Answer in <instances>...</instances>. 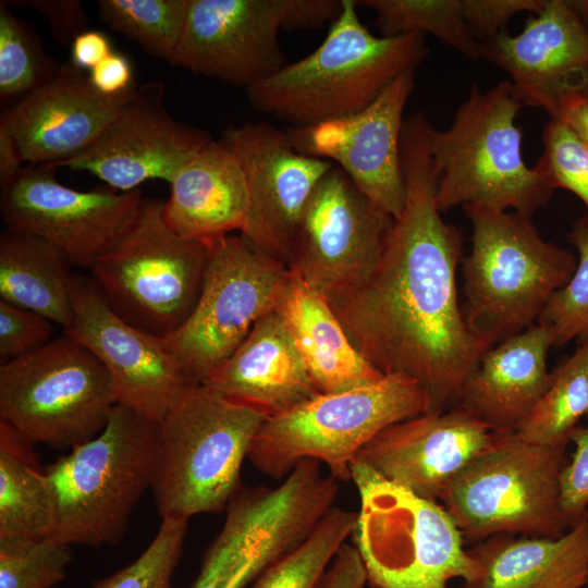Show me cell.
Here are the masks:
<instances>
[{"mask_svg":"<svg viewBox=\"0 0 588 588\" xmlns=\"http://www.w3.org/2000/svg\"><path fill=\"white\" fill-rule=\"evenodd\" d=\"M421 113L405 119L401 161L406 199L375 268L355 291L331 307L360 355L382 375L415 381L428 413L458 402L462 387L490 348L467 328L457 295L463 260L460 231L436 204L433 166Z\"/></svg>","mask_w":588,"mask_h":588,"instance_id":"cell-1","label":"cell"},{"mask_svg":"<svg viewBox=\"0 0 588 588\" xmlns=\"http://www.w3.org/2000/svg\"><path fill=\"white\" fill-rule=\"evenodd\" d=\"M357 7L356 0H342L341 13L311 53L247 87L253 108L292 127L346 117L427 58L424 35L376 36L360 21Z\"/></svg>","mask_w":588,"mask_h":588,"instance_id":"cell-2","label":"cell"},{"mask_svg":"<svg viewBox=\"0 0 588 588\" xmlns=\"http://www.w3.org/2000/svg\"><path fill=\"white\" fill-rule=\"evenodd\" d=\"M523 107L510 81L487 90L473 84L446 130L430 125L428 147L439 173L440 212L470 205L531 218L548 204L554 186L523 158V133L515 123Z\"/></svg>","mask_w":588,"mask_h":588,"instance_id":"cell-3","label":"cell"},{"mask_svg":"<svg viewBox=\"0 0 588 588\" xmlns=\"http://www.w3.org/2000/svg\"><path fill=\"white\" fill-rule=\"evenodd\" d=\"M464 210L473 236L462 260V314L471 334L492 347L537 323L577 258L543 240L529 217L470 205Z\"/></svg>","mask_w":588,"mask_h":588,"instance_id":"cell-4","label":"cell"},{"mask_svg":"<svg viewBox=\"0 0 588 588\" xmlns=\"http://www.w3.org/2000/svg\"><path fill=\"white\" fill-rule=\"evenodd\" d=\"M266 419L204 383L189 385L157 422L151 490L161 518L225 510Z\"/></svg>","mask_w":588,"mask_h":588,"instance_id":"cell-5","label":"cell"},{"mask_svg":"<svg viewBox=\"0 0 588 588\" xmlns=\"http://www.w3.org/2000/svg\"><path fill=\"white\" fill-rule=\"evenodd\" d=\"M157 421L115 404L106 427L45 468L54 504L50 537L69 544L115 546L151 488Z\"/></svg>","mask_w":588,"mask_h":588,"instance_id":"cell-6","label":"cell"},{"mask_svg":"<svg viewBox=\"0 0 588 588\" xmlns=\"http://www.w3.org/2000/svg\"><path fill=\"white\" fill-rule=\"evenodd\" d=\"M360 506L354 531L372 588H448L474 580L480 568L457 525L433 500L395 485L367 465H351Z\"/></svg>","mask_w":588,"mask_h":588,"instance_id":"cell-7","label":"cell"},{"mask_svg":"<svg viewBox=\"0 0 588 588\" xmlns=\"http://www.w3.org/2000/svg\"><path fill=\"white\" fill-rule=\"evenodd\" d=\"M425 391L412 379L385 375L350 391L319 394L295 408L267 418L248 458L257 470L284 479L303 460L324 464L338 481L351 480L357 453L380 431L428 413Z\"/></svg>","mask_w":588,"mask_h":588,"instance_id":"cell-8","label":"cell"},{"mask_svg":"<svg viewBox=\"0 0 588 588\" xmlns=\"http://www.w3.org/2000/svg\"><path fill=\"white\" fill-rule=\"evenodd\" d=\"M568 444H537L516 431H495L490 446L450 482L439 502L473 544L503 534L560 537L568 529L561 511Z\"/></svg>","mask_w":588,"mask_h":588,"instance_id":"cell-9","label":"cell"},{"mask_svg":"<svg viewBox=\"0 0 588 588\" xmlns=\"http://www.w3.org/2000/svg\"><path fill=\"white\" fill-rule=\"evenodd\" d=\"M339 481L301 461L275 487H241L192 588H246L302 544L334 506Z\"/></svg>","mask_w":588,"mask_h":588,"instance_id":"cell-10","label":"cell"},{"mask_svg":"<svg viewBox=\"0 0 588 588\" xmlns=\"http://www.w3.org/2000/svg\"><path fill=\"white\" fill-rule=\"evenodd\" d=\"M208 256L207 245L168 226L163 201L144 199L134 226L90 268V279L123 319L164 338L194 309Z\"/></svg>","mask_w":588,"mask_h":588,"instance_id":"cell-11","label":"cell"},{"mask_svg":"<svg viewBox=\"0 0 588 588\" xmlns=\"http://www.w3.org/2000/svg\"><path fill=\"white\" fill-rule=\"evenodd\" d=\"M117 404L98 358L64 334L41 348L0 364V420L57 449L99 434Z\"/></svg>","mask_w":588,"mask_h":588,"instance_id":"cell-12","label":"cell"},{"mask_svg":"<svg viewBox=\"0 0 588 588\" xmlns=\"http://www.w3.org/2000/svg\"><path fill=\"white\" fill-rule=\"evenodd\" d=\"M290 268L243 235L209 246L201 290L184 323L160 338L184 373L203 383L224 364L258 320L275 310Z\"/></svg>","mask_w":588,"mask_h":588,"instance_id":"cell-13","label":"cell"},{"mask_svg":"<svg viewBox=\"0 0 588 588\" xmlns=\"http://www.w3.org/2000/svg\"><path fill=\"white\" fill-rule=\"evenodd\" d=\"M342 0H189L170 64L246 88L284 65L281 29L334 22Z\"/></svg>","mask_w":588,"mask_h":588,"instance_id":"cell-14","label":"cell"},{"mask_svg":"<svg viewBox=\"0 0 588 588\" xmlns=\"http://www.w3.org/2000/svg\"><path fill=\"white\" fill-rule=\"evenodd\" d=\"M393 223L334 166L306 204L289 268L332 306L366 281Z\"/></svg>","mask_w":588,"mask_h":588,"instance_id":"cell-15","label":"cell"},{"mask_svg":"<svg viewBox=\"0 0 588 588\" xmlns=\"http://www.w3.org/2000/svg\"><path fill=\"white\" fill-rule=\"evenodd\" d=\"M53 171L23 168L1 189V218L8 230L38 237L72 266L90 269L131 231L145 198L139 189L77 191L61 184Z\"/></svg>","mask_w":588,"mask_h":588,"instance_id":"cell-16","label":"cell"},{"mask_svg":"<svg viewBox=\"0 0 588 588\" xmlns=\"http://www.w3.org/2000/svg\"><path fill=\"white\" fill-rule=\"evenodd\" d=\"M220 142L247 181L249 213L241 235L289 267L306 204L335 164L299 152L286 131L267 122L231 125Z\"/></svg>","mask_w":588,"mask_h":588,"instance_id":"cell-17","label":"cell"},{"mask_svg":"<svg viewBox=\"0 0 588 588\" xmlns=\"http://www.w3.org/2000/svg\"><path fill=\"white\" fill-rule=\"evenodd\" d=\"M414 87L415 70H411L363 110L308 126H291L286 133L296 150L336 163L369 199L396 219L406 199L401 136Z\"/></svg>","mask_w":588,"mask_h":588,"instance_id":"cell-18","label":"cell"},{"mask_svg":"<svg viewBox=\"0 0 588 588\" xmlns=\"http://www.w3.org/2000/svg\"><path fill=\"white\" fill-rule=\"evenodd\" d=\"M210 134L176 120L166 108L164 85L154 81L135 88L120 114L85 150L48 169L86 171L110 188L131 192L149 180L168 183Z\"/></svg>","mask_w":588,"mask_h":588,"instance_id":"cell-19","label":"cell"},{"mask_svg":"<svg viewBox=\"0 0 588 588\" xmlns=\"http://www.w3.org/2000/svg\"><path fill=\"white\" fill-rule=\"evenodd\" d=\"M482 59L506 72L524 106L553 121L588 102V28L568 0H547L523 30L506 29L482 44Z\"/></svg>","mask_w":588,"mask_h":588,"instance_id":"cell-20","label":"cell"},{"mask_svg":"<svg viewBox=\"0 0 588 588\" xmlns=\"http://www.w3.org/2000/svg\"><path fill=\"white\" fill-rule=\"evenodd\" d=\"M64 334L90 351L112 382L117 404L159 421L192 384L162 340L118 315L91 279L76 277Z\"/></svg>","mask_w":588,"mask_h":588,"instance_id":"cell-21","label":"cell"},{"mask_svg":"<svg viewBox=\"0 0 588 588\" xmlns=\"http://www.w3.org/2000/svg\"><path fill=\"white\" fill-rule=\"evenodd\" d=\"M494 436L495 431L457 405L389 426L362 448L355 461L439 502L450 482L490 446Z\"/></svg>","mask_w":588,"mask_h":588,"instance_id":"cell-22","label":"cell"},{"mask_svg":"<svg viewBox=\"0 0 588 588\" xmlns=\"http://www.w3.org/2000/svg\"><path fill=\"white\" fill-rule=\"evenodd\" d=\"M100 94L71 62L1 117L25 162L49 166L88 148L120 114L135 91Z\"/></svg>","mask_w":588,"mask_h":588,"instance_id":"cell-23","label":"cell"},{"mask_svg":"<svg viewBox=\"0 0 588 588\" xmlns=\"http://www.w3.org/2000/svg\"><path fill=\"white\" fill-rule=\"evenodd\" d=\"M203 383L267 418L320 394L275 310L258 320L232 356Z\"/></svg>","mask_w":588,"mask_h":588,"instance_id":"cell-24","label":"cell"},{"mask_svg":"<svg viewBox=\"0 0 588 588\" xmlns=\"http://www.w3.org/2000/svg\"><path fill=\"white\" fill-rule=\"evenodd\" d=\"M551 346L538 323L493 345L466 378L457 405L493 431H515L549 384Z\"/></svg>","mask_w":588,"mask_h":588,"instance_id":"cell-25","label":"cell"},{"mask_svg":"<svg viewBox=\"0 0 588 588\" xmlns=\"http://www.w3.org/2000/svg\"><path fill=\"white\" fill-rule=\"evenodd\" d=\"M163 201V218L177 235L208 247L234 231L249 213L243 168L220 140H211L174 175Z\"/></svg>","mask_w":588,"mask_h":588,"instance_id":"cell-26","label":"cell"},{"mask_svg":"<svg viewBox=\"0 0 588 588\" xmlns=\"http://www.w3.org/2000/svg\"><path fill=\"white\" fill-rule=\"evenodd\" d=\"M478 576L458 588H584L588 584V520L556 538L495 535L468 549Z\"/></svg>","mask_w":588,"mask_h":588,"instance_id":"cell-27","label":"cell"},{"mask_svg":"<svg viewBox=\"0 0 588 588\" xmlns=\"http://www.w3.org/2000/svg\"><path fill=\"white\" fill-rule=\"evenodd\" d=\"M275 311L320 394L350 391L384 376L355 348L331 305L291 269Z\"/></svg>","mask_w":588,"mask_h":588,"instance_id":"cell-28","label":"cell"},{"mask_svg":"<svg viewBox=\"0 0 588 588\" xmlns=\"http://www.w3.org/2000/svg\"><path fill=\"white\" fill-rule=\"evenodd\" d=\"M51 245L5 229L0 236V299L35 311L68 329L76 277Z\"/></svg>","mask_w":588,"mask_h":588,"instance_id":"cell-29","label":"cell"},{"mask_svg":"<svg viewBox=\"0 0 588 588\" xmlns=\"http://www.w3.org/2000/svg\"><path fill=\"white\" fill-rule=\"evenodd\" d=\"M54 504L33 441L0 420V538L50 537Z\"/></svg>","mask_w":588,"mask_h":588,"instance_id":"cell-30","label":"cell"},{"mask_svg":"<svg viewBox=\"0 0 588 588\" xmlns=\"http://www.w3.org/2000/svg\"><path fill=\"white\" fill-rule=\"evenodd\" d=\"M588 415V341L550 372L549 384L515 430L524 440L544 445L569 442Z\"/></svg>","mask_w":588,"mask_h":588,"instance_id":"cell-31","label":"cell"},{"mask_svg":"<svg viewBox=\"0 0 588 588\" xmlns=\"http://www.w3.org/2000/svg\"><path fill=\"white\" fill-rule=\"evenodd\" d=\"M376 13L383 36L430 34L471 60L482 58V44L470 33L462 0H356Z\"/></svg>","mask_w":588,"mask_h":588,"instance_id":"cell-32","label":"cell"},{"mask_svg":"<svg viewBox=\"0 0 588 588\" xmlns=\"http://www.w3.org/2000/svg\"><path fill=\"white\" fill-rule=\"evenodd\" d=\"M357 512L333 506L308 538L265 571L249 588H319L338 551L352 536Z\"/></svg>","mask_w":588,"mask_h":588,"instance_id":"cell-33","label":"cell"},{"mask_svg":"<svg viewBox=\"0 0 588 588\" xmlns=\"http://www.w3.org/2000/svg\"><path fill=\"white\" fill-rule=\"evenodd\" d=\"M97 7L113 30L170 62L183 36L189 0H100Z\"/></svg>","mask_w":588,"mask_h":588,"instance_id":"cell-34","label":"cell"},{"mask_svg":"<svg viewBox=\"0 0 588 588\" xmlns=\"http://www.w3.org/2000/svg\"><path fill=\"white\" fill-rule=\"evenodd\" d=\"M29 27L0 4V99L26 96L59 70Z\"/></svg>","mask_w":588,"mask_h":588,"instance_id":"cell-35","label":"cell"},{"mask_svg":"<svg viewBox=\"0 0 588 588\" xmlns=\"http://www.w3.org/2000/svg\"><path fill=\"white\" fill-rule=\"evenodd\" d=\"M71 560V546L52 537L0 538V588H53Z\"/></svg>","mask_w":588,"mask_h":588,"instance_id":"cell-36","label":"cell"},{"mask_svg":"<svg viewBox=\"0 0 588 588\" xmlns=\"http://www.w3.org/2000/svg\"><path fill=\"white\" fill-rule=\"evenodd\" d=\"M568 237L578 253L575 271L537 320L549 332L552 346H563L573 340L588 341V226L581 219Z\"/></svg>","mask_w":588,"mask_h":588,"instance_id":"cell-37","label":"cell"},{"mask_svg":"<svg viewBox=\"0 0 588 588\" xmlns=\"http://www.w3.org/2000/svg\"><path fill=\"white\" fill-rule=\"evenodd\" d=\"M188 519L163 518L152 541L132 563L98 579L93 588H172Z\"/></svg>","mask_w":588,"mask_h":588,"instance_id":"cell-38","label":"cell"},{"mask_svg":"<svg viewBox=\"0 0 588 588\" xmlns=\"http://www.w3.org/2000/svg\"><path fill=\"white\" fill-rule=\"evenodd\" d=\"M544 150L535 167L543 171L554 188H564L588 209V149L564 121L549 120L542 133ZM588 226V216L581 219Z\"/></svg>","mask_w":588,"mask_h":588,"instance_id":"cell-39","label":"cell"},{"mask_svg":"<svg viewBox=\"0 0 588 588\" xmlns=\"http://www.w3.org/2000/svg\"><path fill=\"white\" fill-rule=\"evenodd\" d=\"M51 321L0 299V363L30 354L51 341Z\"/></svg>","mask_w":588,"mask_h":588,"instance_id":"cell-40","label":"cell"},{"mask_svg":"<svg viewBox=\"0 0 588 588\" xmlns=\"http://www.w3.org/2000/svg\"><path fill=\"white\" fill-rule=\"evenodd\" d=\"M569 441L574 450L561 475V511L568 528L588 511V427L577 426Z\"/></svg>","mask_w":588,"mask_h":588,"instance_id":"cell-41","label":"cell"},{"mask_svg":"<svg viewBox=\"0 0 588 588\" xmlns=\"http://www.w3.org/2000/svg\"><path fill=\"white\" fill-rule=\"evenodd\" d=\"M547 0H462L463 15L473 36L483 44L504 30L514 15L539 14Z\"/></svg>","mask_w":588,"mask_h":588,"instance_id":"cell-42","label":"cell"},{"mask_svg":"<svg viewBox=\"0 0 588 588\" xmlns=\"http://www.w3.org/2000/svg\"><path fill=\"white\" fill-rule=\"evenodd\" d=\"M21 3L46 19L54 40L61 46H71L74 38L87 29L88 17L82 1L26 0Z\"/></svg>","mask_w":588,"mask_h":588,"instance_id":"cell-43","label":"cell"},{"mask_svg":"<svg viewBox=\"0 0 588 588\" xmlns=\"http://www.w3.org/2000/svg\"><path fill=\"white\" fill-rule=\"evenodd\" d=\"M89 82L100 94L118 96L133 89V69L126 56L113 51L89 71Z\"/></svg>","mask_w":588,"mask_h":588,"instance_id":"cell-44","label":"cell"},{"mask_svg":"<svg viewBox=\"0 0 588 588\" xmlns=\"http://www.w3.org/2000/svg\"><path fill=\"white\" fill-rule=\"evenodd\" d=\"M367 583V572L358 551L354 546L344 543L319 588H364Z\"/></svg>","mask_w":588,"mask_h":588,"instance_id":"cell-45","label":"cell"},{"mask_svg":"<svg viewBox=\"0 0 588 588\" xmlns=\"http://www.w3.org/2000/svg\"><path fill=\"white\" fill-rule=\"evenodd\" d=\"M112 52L106 34L97 29H86L71 44V63L82 71H90Z\"/></svg>","mask_w":588,"mask_h":588,"instance_id":"cell-46","label":"cell"},{"mask_svg":"<svg viewBox=\"0 0 588 588\" xmlns=\"http://www.w3.org/2000/svg\"><path fill=\"white\" fill-rule=\"evenodd\" d=\"M20 149L11 133L0 125V187L12 184L23 170Z\"/></svg>","mask_w":588,"mask_h":588,"instance_id":"cell-47","label":"cell"},{"mask_svg":"<svg viewBox=\"0 0 588 588\" xmlns=\"http://www.w3.org/2000/svg\"><path fill=\"white\" fill-rule=\"evenodd\" d=\"M564 122L574 131L588 149V102L573 109Z\"/></svg>","mask_w":588,"mask_h":588,"instance_id":"cell-48","label":"cell"},{"mask_svg":"<svg viewBox=\"0 0 588 588\" xmlns=\"http://www.w3.org/2000/svg\"><path fill=\"white\" fill-rule=\"evenodd\" d=\"M568 2L588 28V0H568Z\"/></svg>","mask_w":588,"mask_h":588,"instance_id":"cell-49","label":"cell"},{"mask_svg":"<svg viewBox=\"0 0 588 588\" xmlns=\"http://www.w3.org/2000/svg\"><path fill=\"white\" fill-rule=\"evenodd\" d=\"M586 518H587V520H588V511H587V514H586ZM587 587H588V584H587Z\"/></svg>","mask_w":588,"mask_h":588,"instance_id":"cell-50","label":"cell"},{"mask_svg":"<svg viewBox=\"0 0 588 588\" xmlns=\"http://www.w3.org/2000/svg\"><path fill=\"white\" fill-rule=\"evenodd\" d=\"M586 418L588 419V415H587V417H586Z\"/></svg>","mask_w":588,"mask_h":588,"instance_id":"cell-51","label":"cell"}]
</instances>
